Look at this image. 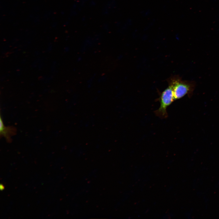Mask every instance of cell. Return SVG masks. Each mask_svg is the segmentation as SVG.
Segmentation results:
<instances>
[{"mask_svg": "<svg viewBox=\"0 0 219 219\" xmlns=\"http://www.w3.org/2000/svg\"><path fill=\"white\" fill-rule=\"evenodd\" d=\"M0 134L4 136L8 140H9L10 137L13 134H14V129L12 127H6L4 124L3 121L0 117Z\"/></svg>", "mask_w": 219, "mask_h": 219, "instance_id": "cell-3", "label": "cell"}, {"mask_svg": "<svg viewBox=\"0 0 219 219\" xmlns=\"http://www.w3.org/2000/svg\"><path fill=\"white\" fill-rule=\"evenodd\" d=\"M159 100L160 106L155 113L158 117L162 119H165L168 116L167 108L174 101L172 89L170 85H169L168 87L161 93Z\"/></svg>", "mask_w": 219, "mask_h": 219, "instance_id": "cell-2", "label": "cell"}, {"mask_svg": "<svg viewBox=\"0 0 219 219\" xmlns=\"http://www.w3.org/2000/svg\"><path fill=\"white\" fill-rule=\"evenodd\" d=\"M167 81L168 85L172 88L174 101L192 92L194 88L192 82L183 80L177 75L172 76Z\"/></svg>", "mask_w": 219, "mask_h": 219, "instance_id": "cell-1", "label": "cell"}, {"mask_svg": "<svg viewBox=\"0 0 219 219\" xmlns=\"http://www.w3.org/2000/svg\"><path fill=\"white\" fill-rule=\"evenodd\" d=\"M0 189H1V190H3L4 188V186H3V185L1 184H0Z\"/></svg>", "mask_w": 219, "mask_h": 219, "instance_id": "cell-4", "label": "cell"}]
</instances>
